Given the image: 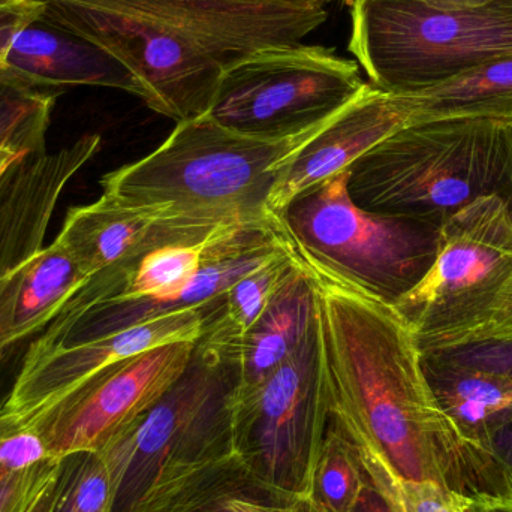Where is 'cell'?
<instances>
[{
	"label": "cell",
	"mask_w": 512,
	"mask_h": 512,
	"mask_svg": "<svg viewBox=\"0 0 512 512\" xmlns=\"http://www.w3.org/2000/svg\"><path fill=\"white\" fill-rule=\"evenodd\" d=\"M301 262L315 295L331 418L397 477L465 498L508 496L504 469L469 447L439 408L415 331L396 307Z\"/></svg>",
	"instance_id": "cell-1"
},
{
	"label": "cell",
	"mask_w": 512,
	"mask_h": 512,
	"mask_svg": "<svg viewBox=\"0 0 512 512\" xmlns=\"http://www.w3.org/2000/svg\"><path fill=\"white\" fill-rule=\"evenodd\" d=\"M39 23L119 60L144 102L177 123L206 116L227 69L301 44L327 21L313 0H39Z\"/></svg>",
	"instance_id": "cell-2"
},
{
	"label": "cell",
	"mask_w": 512,
	"mask_h": 512,
	"mask_svg": "<svg viewBox=\"0 0 512 512\" xmlns=\"http://www.w3.org/2000/svg\"><path fill=\"white\" fill-rule=\"evenodd\" d=\"M239 384V352L197 340L176 384L98 451L110 472V512H186L249 474L231 429Z\"/></svg>",
	"instance_id": "cell-3"
},
{
	"label": "cell",
	"mask_w": 512,
	"mask_h": 512,
	"mask_svg": "<svg viewBox=\"0 0 512 512\" xmlns=\"http://www.w3.org/2000/svg\"><path fill=\"white\" fill-rule=\"evenodd\" d=\"M291 249L276 215L231 225L197 245L155 249L126 270L92 277L27 352L96 339L179 310L216 306L237 280Z\"/></svg>",
	"instance_id": "cell-4"
},
{
	"label": "cell",
	"mask_w": 512,
	"mask_h": 512,
	"mask_svg": "<svg viewBox=\"0 0 512 512\" xmlns=\"http://www.w3.org/2000/svg\"><path fill=\"white\" fill-rule=\"evenodd\" d=\"M348 189L361 209L438 228L478 198L512 201V120L405 126L349 167Z\"/></svg>",
	"instance_id": "cell-5"
},
{
	"label": "cell",
	"mask_w": 512,
	"mask_h": 512,
	"mask_svg": "<svg viewBox=\"0 0 512 512\" xmlns=\"http://www.w3.org/2000/svg\"><path fill=\"white\" fill-rule=\"evenodd\" d=\"M318 129L261 140L224 128L209 114L186 120L155 152L102 177V197L135 209L161 207L224 221L268 218L280 165Z\"/></svg>",
	"instance_id": "cell-6"
},
{
	"label": "cell",
	"mask_w": 512,
	"mask_h": 512,
	"mask_svg": "<svg viewBox=\"0 0 512 512\" xmlns=\"http://www.w3.org/2000/svg\"><path fill=\"white\" fill-rule=\"evenodd\" d=\"M349 51L372 86L420 92L512 54V0H354Z\"/></svg>",
	"instance_id": "cell-7"
},
{
	"label": "cell",
	"mask_w": 512,
	"mask_h": 512,
	"mask_svg": "<svg viewBox=\"0 0 512 512\" xmlns=\"http://www.w3.org/2000/svg\"><path fill=\"white\" fill-rule=\"evenodd\" d=\"M349 168L301 192L280 213L297 255L348 285L396 304L432 267L439 228L361 209Z\"/></svg>",
	"instance_id": "cell-8"
},
{
	"label": "cell",
	"mask_w": 512,
	"mask_h": 512,
	"mask_svg": "<svg viewBox=\"0 0 512 512\" xmlns=\"http://www.w3.org/2000/svg\"><path fill=\"white\" fill-rule=\"evenodd\" d=\"M366 87L357 63L333 50L282 45L227 69L207 114L248 137L286 140L321 128Z\"/></svg>",
	"instance_id": "cell-9"
},
{
	"label": "cell",
	"mask_w": 512,
	"mask_h": 512,
	"mask_svg": "<svg viewBox=\"0 0 512 512\" xmlns=\"http://www.w3.org/2000/svg\"><path fill=\"white\" fill-rule=\"evenodd\" d=\"M330 418L315 319L301 345L261 384L236 388L234 451L265 486L291 498L309 495Z\"/></svg>",
	"instance_id": "cell-10"
},
{
	"label": "cell",
	"mask_w": 512,
	"mask_h": 512,
	"mask_svg": "<svg viewBox=\"0 0 512 512\" xmlns=\"http://www.w3.org/2000/svg\"><path fill=\"white\" fill-rule=\"evenodd\" d=\"M512 270V201L478 198L439 228L423 279L394 307L417 337L439 336L474 318Z\"/></svg>",
	"instance_id": "cell-11"
},
{
	"label": "cell",
	"mask_w": 512,
	"mask_h": 512,
	"mask_svg": "<svg viewBox=\"0 0 512 512\" xmlns=\"http://www.w3.org/2000/svg\"><path fill=\"white\" fill-rule=\"evenodd\" d=\"M197 342H176L113 364L78 385L24 429L54 459L101 451L155 406L183 375Z\"/></svg>",
	"instance_id": "cell-12"
},
{
	"label": "cell",
	"mask_w": 512,
	"mask_h": 512,
	"mask_svg": "<svg viewBox=\"0 0 512 512\" xmlns=\"http://www.w3.org/2000/svg\"><path fill=\"white\" fill-rule=\"evenodd\" d=\"M219 307L221 301L212 307L156 316L96 339L36 354L27 352L14 387L0 406V420L24 429L33 418L101 370L159 346L197 342Z\"/></svg>",
	"instance_id": "cell-13"
},
{
	"label": "cell",
	"mask_w": 512,
	"mask_h": 512,
	"mask_svg": "<svg viewBox=\"0 0 512 512\" xmlns=\"http://www.w3.org/2000/svg\"><path fill=\"white\" fill-rule=\"evenodd\" d=\"M237 224L242 222L183 215L161 207L135 209L101 195L95 203L69 210L56 242L92 279L96 274L126 270L164 246L206 242Z\"/></svg>",
	"instance_id": "cell-14"
},
{
	"label": "cell",
	"mask_w": 512,
	"mask_h": 512,
	"mask_svg": "<svg viewBox=\"0 0 512 512\" xmlns=\"http://www.w3.org/2000/svg\"><path fill=\"white\" fill-rule=\"evenodd\" d=\"M412 117L411 96L384 92L367 84L357 98L280 165L268 197V210L279 216L301 192L351 167L385 138L411 125Z\"/></svg>",
	"instance_id": "cell-15"
},
{
	"label": "cell",
	"mask_w": 512,
	"mask_h": 512,
	"mask_svg": "<svg viewBox=\"0 0 512 512\" xmlns=\"http://www.w3.org/2000/svg\"><path fill=\"white\" fill-rule=\"evenodd\" d=\"M99 147V135H84L57 152L30 153L6 171L0 180V276L45 248L60 195Z\"/></svg>",
	"instance_id": "cell-16"
},
{
	"label": "cell",
	"mask_w": 512,
	"mask_h": 512,
	"mask_svg": "<svg viewBox=\"0 0 512 512\" xmlns=\"http://www.w3.org/2000/svg\"><path fill=\"white\" fill-rule=\"evenodd\" d=\"M3 71L38 89L101 86L146 98L137 78L107 51L39 21L18 33Z\"/></svg>",
	"instance_id": "cell-17"
},
{
	"label": "cell",
	"mask_w": 512,
	"mask_h": 512,
	"mask_svg": "<svg viewBox=\"0 0 512 512\" xmlns=\"http://www.w3.org/2000/svg\"><path fill=\"white\" fill-rule=\"evenodd\" d=\"M89 280L56 240L0 276V360L47 327Z\"/></svg>",
	"instance_id": "cell-18"
},
{
	"label": "cell",
	"mask_w": 512,
	"mask_h": 512,
	"mask_svg": "<svg viewBox=\"0 0 512 512\" xmlns=\"http://www.w3.org/2000/svg\"><path fill=\"white\" fill-rule=\"evenodd\" d=\"M421 361L430 390L457 435L490 457V435L512 414V379L438 355L421 354Z\"/></svg>",
	"instance_id": "cell-19"
},
{
	"label": "cell",
	"mask_w": 512,
	"mask_h": 512,
	"mask_svg": "<svg viewBox=\"0 0 512 512\" xmlns=\"http://www.w3.org/2000/svg\"><path fill=\"white\" fill-rule=\"evenodd\" d=\"M315 295L309 274L297 265L249 331L240 348V387L261 384L298 346L315 324Z\"/></svg>",
	"instance_id": "cell-20"
},
{
	"label": "cell",
	"mask_w": 512,
	"mask_h": 512,
	"mask_svg": "<svg viewBox=\"0 0 512 512\" xmlns=\"http://www.w3.org/2000/svg\"><path fill=\"white\" fill-rule=\"evenodd\" d=\"M405 95L414 105L411 125L451 119L512 120V54Z\"/></svg>",
	"instance_id": "cell-21"
},
{
	"label": "cell",
	"mask_w": 512,
	"mask_h": 512,
	"mask_svg": "<svg viewBox=\"0 0 512 512\" xmlns=\"http://www.w3.org/2000/svg\"><path fill=\"white\" fill-rule=\"evenodd\" d=\"M297 262V252L292 248L237 280L225 292L218 313L207 322L203 336L198 340L240 354L243 340L264 315L268 304Z\"/></svg>",
	"instance_id": "cell-22"
},
{
	"label": "cell",
	"mask_w": 512,
	"mask_h": 512,
	"mask_svg": "<svg viewBox=\"0 0 512 512\" xmlns=\"http://www.w3.org/2000/svg\"><path fill=\"white\" fill-rule=\"evenodd\" d=\"M59 459L38 436L0 420V512H33L56 484Z\"/></svg>",
	"instance_id": "cell-23"
},
{
	"label": "cell",
	"mask_w": 512,
	"mask_h": 512,
	"mask_svg": "<svg viewBox=\"0 0 512 512\" xmlns=\"http://www.w3.org/2000/svg\"><path fill=\"white\" fill-rule=\"evenodd\" d=\"M366 483L358 445L330 418L313 468L310 498L328 512H352Z\"/></svg>",
	"instance_id": "cell-24"
},
{
	"label": "cell",
	"mask_w": 512,
	"mask_h": 512,
	"mask_svg": "<svg viewBox=\"0 0 512 512\" xmlns=\"http://www.w3.org/2000/svg\"><path fill=\"white\" fill-rule=\"evenodd\" d=\"M56 96L0 71V146L44 152L48 120Z\"/></svg>",
	"instance_id": "cell-25"
},
{
	"label": "cell",
	"mask_w": 512,
	"mask_h": 512,
	"mask_svg": "<svg viewBox=\"0 0 512 512\" xmlns=\"http://www.w3.org/2000/svg\"><path fill=\"white\" fill-rule=\"evenodd\" d=\"M110 472L101 454L78 451L60 457L48 512H110Z\"/></svg>",
	"instance_id": "cell-26"
},
{
	"label": "cell",
	"mask_w": 512,
	"mask_h": 512,
	"mask_svg": "<svg viewBox=\"0 0 512 512\" xmlns=\"http://www.w3.org/2000/svg\"><path fill=\"white\" fill-rule=\"evenodd\" d=\"M360 456L367 480L384 496L393 512H460L468 499L432 481L397 477L379 460L361 450Z\"/></svg>",
	"instance_id": "cell-27"
},
{
	"label": "cell",
	"mask_w": 512,
	"mask_h": 512,
	"mask_svg": "<svg viewBox=\"0 0 512 512\" xmlns=\"http://www.w3.org/2000/svg\"><path fill=\"white\" fill-rule=\"evenodd\" d=\"M501 339H512V270L492 300L474 318L448 333L417 337V342L424 352Z\"/></svg>",
	"instance_id": "cell-28"
},
{
	"label": "cell",
	"mask_w": 512,
	"mask_h": 512,
	"mask_svg": "<svg viewBox=\"0 0 512 512\" xmlns=\"http://www.w3.org/2000/svg\"><path fill=\"white\" fill-rule=\"evenodd\" d=\"M294 499L246 474L186 512H291Z\"/></svg>",
	"instance_id": "cell-29"
},
{
	"label": "cell",
	"mask_w": 512,
	"mask_h": 512,
	"mask_svg": "<svg viewBox=\"0 0 512 512\" xmlns=\"http://www.w3.org/2000/svg\"><path fill=\"white\" fill-rule=\"evenodd\" d=\"M421 354L438 355L456 363L477 367V369L498 373L512 379V339L468 343V345L424 351Z\"/></svg>",
	"instance_id": "cell-30"
},
{
	"label": "cell",
	"mask_w": 512,
	"mask_h": 512,
	"mask_svg": "<svg viewBox=\"0 0 512 512\" xmlns=\"http://www.w3.org/2000/svg\"><path fill=\"white\" fill-rule=\"evenodd\" d=\"M42 12L39 0H0V71L18 33L39 21Z\"/></svg>",
	"instance_id": "cell-31"
},
{
	"label": "cell",
	"mask_w": 512,
	"mask_h": 512,
	"mask_svg": "<svg viewBox=\"0 0 512 512\" xmlns=\"http://www.w3.org/2000/svg\"><path fill=\"white\" fill-rule=\"evenodd\" d=\"M487 453L504 471L512 468V414L493 430L487 444Z\"/></svg>",
	"instance_id": "cell-32"
},
{
	"label": "cell",
	"mask_w": 512,
	"mask_h": 512,
	"mask_svg": "<svg viewBox=\"0 0 512 512\" xmlns=\"http://www.w3.org/2000/svg\"><path fill=\"white\" fill-rule=\"evenodd\" d=\"M460 512H512V498L480 495L468 498Z\"/></svg>",
	"instance_id": "cell-33"
},
{
	"label": "cell",
	"mask_w": 512,
	"mask_h": 512,
	"mask_svg": "<svg viewBox=\"0 0 512 512\" xmlns=\"http://www.w3.org/2000/svg\"><path fill=\"white\" fill-rule=\"evenodd\" d=\"M352 512H393V510L385 501L384 496L367 480L366 487Z\"/></svg>",
	"instance_id": "cell-34"
},
{
	"label": "cell",
	"mask_w": 512,
	"mask_h": 512,
	"mask_svg": "<svg viewBox=\"0 0 512 512\" xmlns=\"http://www.w3.org/2000/svg\"><path fill=\"white\" fill-rule=\"evenodd\" d=\"M27 156L26 153L20 152V150L14 149V147L0 146V180L5 176L6 171L20 161L21 158Z\"/></svg>",
	"instance_id": "cell-35"
},
{
	"label": "cell",
	"mask_w": 512,
	"mask_h": 512,
	"mask_svg": "<svg viewBox=\"0 0 512 512\" xmlns=\"http://www.w3.org/2000/svg\"><path fill=\"white\" fill-rule=\"evenodd\" d=\"M291 512H328L321 507V505L316 504L309 495L298 496V498L294 499L292 502Z\"/></svg>",
	"instance_id": "cell-36"
},
{
	"label": "cell",
	"mask_w": 512,
	"mask_h": 512,
	"mask_svg": "<svg viewBox=\"0 0 512 512\" xmlns=\"http://www.w3.org/2000/svg\"><path fill=\"white\" fill-rule=\"evenodd\" d=\"M54 486H56V484H54ZM53 493L54 487L50 490V492L47 493V495H45V498L39 502L38 507H36V510L33 512H48V510H50L51 501H53Z\"/></svg>",
	"instance_id": "cell-37"
},
{
	"label": "cell",
	"mask_w": 512,
	"mask_h": 512,
	"mask_svg": "<svg viewBox=\"0 0 512 512\" xmlns=\"http://www.w3.org/2000/svg\"><path fill=\"white\" fill-rule=\"evenodd\" d=\"M505 483H507L508 496L512 498V468L505 469Z\"/></svg>",
	"instance_id": "cell-38"
}]
</instances>
